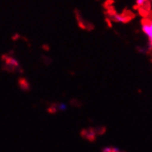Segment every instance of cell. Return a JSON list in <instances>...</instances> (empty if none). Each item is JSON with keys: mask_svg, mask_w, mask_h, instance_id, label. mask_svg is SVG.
<instances>
[{"mask_svg": "<svg viewBox=\"0 0 152 152\" xmlns=\"http://www.w3.org/2000/svg\"><path fill=\"white\" fill-rule=\"evenodd\" d=\"M85 133H86V135L84 136L86 138H88V139H89V140H94L95 139V135H94V131H89V130H85L84 131Z\"/></svg>", "mask_w": 152, "mask_h": 152, "instance_id": "obj_6", "label": "cell"}, {"mask_svg": "<svg viewBox=\"0 0 152 152\" xmlns=\"http://www.w3.org/2000/svg\"><path fill=\"white\" fill-rule=\"evenodd\" d=\"M136 4H137V6L141 7V6H144V5L146 4V1H145V0H137V1H136Z\"/></svg>", "mask_w": 152, "mask_h": 152, "instance_id": "obj_8", "label": "cell"}, {"mask_svg": "<svg viewBox=\"0 0 152 152\" xmlns=\"http://www.w3.org/2000/svg\"><path fill=\"white\" fill-rule=\"evenodd\" d=\"M19 84H20V88L23 89V91H29V89H30V84H29V82L27 81V79H25L23 77L20 78Z\"/></svg>", "mask_w": 152, "mask_h": 152, "instance_id": "obj_3", "label": "cell"}, {"mask_svg": "<svg viewBox=\"0 0 152 152\" xmlns=\"http://www.w3.org/2000/svg\"><path fill=\"white\" fill-rule=\"evenodd\" d=\"M6 59V64H7L8 66H12V68L14 67H19V63H18V61L13 58V57H5Z\"/></svg>", "mask_w": 152, "mask_h": 152, "instance_id": "obj_2", "label": "cell"}, {"mask_svg": "<svg viewBox=\"0 0 152 152\" xmlns=\"http://www.w3.org/2000/svg\"><path fill=\"white\" fill-rule=\"evenodd\" d=\"M113 20L116 22H126V21H127L126 18L123 15H120V14H114L113 16Z\"/></svg>", "mask_w": 152, "mask_h": 152, "instance_id": "obj_5", "label": "cell"}, {"mask_svg": "<svg viewBox=\"0 0 152 152\" xmlns=\"http://www.w3.org/2000/svg\"><path fill=\"white\" fill-rule=\"evenodd\" d=\"M102 152H126L124 150L120 149L119 148H116V147H104L102 149Z\"/></svg>", "mask_w": 152, "mask_h": 152, "instance_id": "obj_4", "label": "cell"}, {"mask_svg": "<svg viewBox=\"0 0 152 152\" xmlns=\"http://www.w3.org/2000/svg\"><path fill=\"white\" fill-rule=\"evenodd\" d=\"M142 31L148 38L149 42L152 43V20H146L142 21Z\"/></svg>", "mask_w": 152, "mask_h": 152, "instance_id": "obj_1", "label": "cell"}, {"mask_svg": "<svg viewBox=\"0 0 152 152\" xmlns=\"http://www.w3.org/2000/svg\"><path fill=\"white\" fill-rule=\"evenodd\" d=\"M150 46H151V48H152V43H150Z\"/></svg>", "mask_w": 152, "mask_h": 152, "instance_id": "obj_9", "label": "cell"}, {"mask_svg": "<svg viewBox=\"0 0 152 152\" xmlns=\"http://www.w3.org/2000/svg\"><path fill=\"white\" fill-rule=\"evenodd\" d=\"M66 108H67V105L66 104H65V103H59L58 105H57V109H58V111H66Z\"/></svg>", "mask_w": 152, "mask_h": 152, "instance_id": "obj_7", "label": "cell"}]
</instances>
